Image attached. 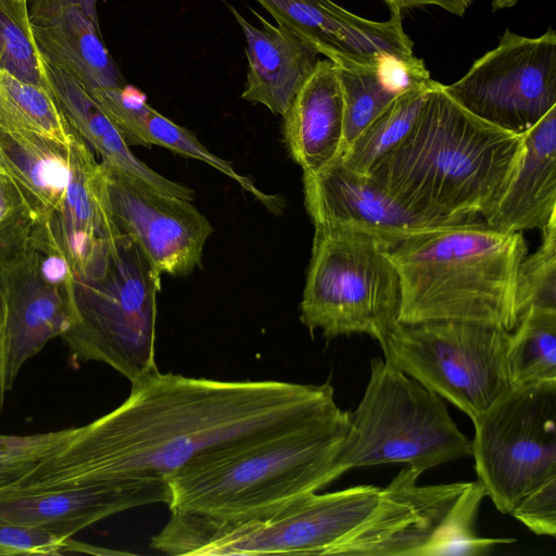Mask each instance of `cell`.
<instances>
[{"mask_svg":"<svg viewBox=\"0 0 556 556\" xmlns=\"http://www.w3.org/2000/svg\"><path fill=\"white\" fill-rule=\"evenodd\" d=\"M329 382L222 381L159 370L3 491L164 481L194 460L333 407Z\"/></svg>","mask_w":556,"mask_h":556,"instance_id":"6da1fadb","label":"cell"},{"mask_svg":"<svg viewBox=\"0 0 556 556\" xmlns=\"http://www.w3.org/2000/svg\"><path fill=\"white\" fill-rule=\"evenodd\" d=\"M522 146V135L472 115L432 80L412 129L368 176L419 214L471 222L502 195Z\"/></svg>","mask_w":556,"mask_h":556,"instance_id":"7a4b0ae2","label":"cell"},{"mask_svg":"<svg viewBox=\"0 0 556 556\" xmlns=\"http://www.w3.org/2000/svg\"><path fill=\"white\" fill-rule=\"evenodd\" d=\"M352 413L338 405L280 432L201 457L167 480L170 513L242 520L274 511L342 476Z\"/></svg>","mask_w":556,"mask_h":556,"instance_id":"3957f363","label":"cell"},{"mask_svg":"<svg viewBox=\"0 0 556 556\" xmlns=\"http://www.w3.org/2000/svg\"><path fill=\"white\" fill-rule=\"evenodd\" d=\"M400 278L399 323L465 320L511 332L516 279L527 255L521 232L484 222L432 227L389 248Z\"/></svg>","mask_w":556,"mask_h":556,"instance_id":"277c9868","label":"cell"},{"mask_svg":"<svg viewBox=\"0 0 556 556\" xmlns=\"http://www.w3.org/2000/svg\"><path fill=\"white\" fill-rule=\"evenodd\" d=\"M380 492L381 488L374 485L315 492L242 520L172 513L150 546L172 556L329 555L368 517Z\"/></svg>","mask_w":556,"mask_h":556,"instance_id":"5b68a950","label":"cell"},{"mask_svg":"<svg viewBox=\"0 0 556 556\" xmlns=\"http://www.w3.org/2000/svg\"><path fill=\"white\" fill-rule=\"evenodd\" d=\"M161 276L125 235L101 276H75L72 323L61 337L71 363H103L130 383L156 371V294Z\"/></svg>","mask_w":556,"mask_h":556,"instance_id":"8992f818","label":"cell"},{"mask_svg":"<svg viewBox=\"0 0 556 556\" xmlns=\"http://www.w3.org/2000/svg\"><path fill=\"white\" fill-rule=\"evenodd\" d=\"M472 455V440L441 396L381 357L370 359L364 396L352 413L339 469L404 463L425 472Z\"/></svg>","mask_w":556,"mask_h":556,"instance_id":"52a82bcc","label":"cell"},{"mask_svg":"<svg viewBox=\"0 0 556 556\" xmlns=\"http://www.w3.org/2000/svg\"><path fill=\"white\" fill-rule=\"evenodd\" d=\"M389 248L368 235L315 229L300 320L330 340L366 333L383 342L399 324L400 278Z\"/></svg>","mask_w":556,"mask_h":556,"instance_id":"ba28073f","label":"cell"},{"mask_svg":"<svg viewBox=\"0 0 556 556\" xmlns=\"http://www.w3.org/2000/svg\"><path fill=\"white\" fill-rule=\"evenodd\" d=\"M510 332L465 320L399 323L380 344L383 359L464 412L471 421L509 389Z\"/></svg>","mask_w":556,"mask_h":556,"instance_id":"9c48e42d","label":"cell"},{"mask_svg":"<svg viewBox=\"0 0 556 556\" xmlns=\"http://www.w3.org/2000/svg\"><path fill=\"white\" fill-rule=\"evenodd\" d=\"M472 422L478 482L501 513L556 477V381L510 387Z\"/></svg>","mask_w":556,"mask_h":556,"instance_id":"30bf717a","label":"cell"},{"mask_svg":"<svg viewBox=\"0 0 556 556\" xmlns=\"http://www.w3.org/2000/svg\"><path fill=\"white\" fill-rule=\"evenodd\" d=\"M445 92L478 118L522 135L556 106V33L538 37L506 28Z\"/></svg>","mask_w":556,"mask_h":556,"instance_id":"8fae6325","label":"cell"},{"mask_svg":"<svg viewBox=\"0 0 556 556\" xmlns=\"http://www.w3.org/2000/svg\"><path fill=\"white\" fill-rule=\"evenodd\" d=\"M105 169L111 210L119 231L138 245L161 275L192 273L201 264L213 232L205 215L189 200L162 193L119 170Z\"/></svg>","mask_w":556,"mask_h":556,"instance_id":"7c38bea8","label":"cell"},{"mask_svg":"<svg viewBox=\"0 0 556 556\" xmlns=\"http://www.w3.org/2000/svg\"><path fill=\"white\" fill-rule=\"evenodd\" d=\"M67 155L64 199L52 214L36 220L34 235L60 250L76 277L97 278L104 273L123 233L112 214L104 165L76 134Z\"/></svg>","mask_w":556,"mask_h":556,"instance_id":"4fadbf2b","label":"cell"},{"mask_svg":"<svg viewBox=\"0 0 556 556\" xmlns=\"http://www.w3.org/2000/svg\"><path fill=\"white\" fill-rule=\"evenodd\" d=\"M303 190L315 229L355 230L388 248L428 228L466 223L430 217L408 208L368 175L348 168L340 154L317 173L303 174Z\"/></svg>","mask_w":556,"mask_h":556,"instance_id":"5bb4252c","label":"cell"},{"mask_svg":"<svg viewBox=\"0 0 556 556\" xmlns=\"http://www.w3.org/2000/svg\"><path fill=\"white\" fill-rule=\"evenodd\" d=\"M421 470L404 467L368 517L329 555L421 556L468 482L419 485Z\"/></svg>","mask_w":556,"mask_h":556,"instance_id":"9a60e30c","label":"cell"},{"mask_svg":"<svg viewBox=\"0 0 556 556\" xmlns=\"http://www.w3.org/2000/svg\"><path fill=\"white\" fill-rule=\"evenodd\" d=\"M276 21L338 66H376L386 60L421 61L405 33L402 14L386 21L358 16L332 0H255Z\"/></svg>","mask_w":556,"mask_h":556,"instance_id":"2e32d148","label":"cell"},{"mask_svg":"<svg viewBox=\"0 0 556 556\" xmlns=\"http://www.w3.org/2000/svg\"><path fill=\"white\" fill-rule=\"evenodd\" d=\"M0 291L5 311V378L11 390L24 365L72 323V296L40 274L36 249L0 262Z\"/></svg>","mask_w":556,"mask_h":556,"instance_id":"e0dca14e","label":"cell"},{"mask_svg":"<svg viewBox=\"0 0 556 556\" xmlns=\"http://www.w3.org/2000/svg\"><path fill=\"white\" fill-rule=\"evenodd\" d=\"M164 481H130L34 492L0 491V520L71 538L112 515L150 504H168Z\"/></svg>","mask_w":556,"mask_h":556,"instance_id":"ac0fdd59","label":"cell"},{"mask_svg":"<svg viewBox=\"0 0 556 556\" xmlns=\"http://www.w3.org/2000/svg\"><path fill=\"white\" fill-rule=\"evenodd\" d=\"M28 12L48 63L74 76L88 91L127 85L103 43L99 24L75 0H28Z\"/></svg>","mask_w":556,"mask_h":556,"instance_id":"d6986e66","label":"cell"},{"mask_svg":"<svg viewBox=\"0 0 556 556\" xmlns=\"http://www.w3.org/2000/svg\"><path fill=\"white\" fill-rule=\"evenodd\" d=\"M230 11L247 42V81L241 98L283 116L314 70L319 53L286 26L274 25L253 10L261 27L251 24L235 8L230 7Z\"/></svg>","mask_w":556,"mask_h":556,"instance_id":"ffe728a7","label":"cell"},{"mask_svg":"<svg viewBox=\"0 0 556 556\" xmlns=\"http://www.w3.org/2000/svg\"><path fill=\"white\" fill-rule=\"evenodd\" d=\"M522 137L514 174L483 216L488 226L501 231L541 230L556 216V106Z\"/></svg>","mask_w":556,"mask_h":556,"instance_id":"44dd1931","label":"cell"},{"mask_svg":"<svg viewBox=\"0 0 556 556\" xmlns=\"http://www.w3.org/2000/svg\"><path fill=\"white\" fill-rule=\"evenodd\" d=\"M283 117V140L303 174H315L341 152L343 98L338 66L318 60Z\"/></svg>","mask_w":556,"mask_h":556,"instance_id":"7402d4cb","label":"cell"},{"mask_svg":"<svg viewBox=\"0 0 556 556\" xmlns=\"http://www.w3.org/2000/svg\"><path fill=\"white\" fill-rule=\"evenodd\" d=\"M89 92L117 127L128 146H159L202 161L237 181L270 212L282 211L281 198L261 191L249 177L237 173L229 162L207 150L188 129L150 106L144 97L128 85L94 88Z\"/></svg>","mask_w":556,"mask_h":556,"instance_id":"603a6c76","label":"cell"},{"mask_svg":"<svg viewBox=\"0 0 556 556\" xmlns=\"http://www.w3.org/2000/svg\"><path fill=\"white\" fill-rule=\"evenodd\" d=\"M47 72L52 94L71 129L98 153L105 167L137 178L167 195L193 200L194 192L188 186L160 175L135 156L117 127L79 80L48 62Z\"/></svg>","mask_w":556,"mask_h":556,"instance_id":"cb8c5ba5","label":"cell"},{"mask_svg":"<svg viewBox=\"0 0 556 556\" xmlns=\"http://www.w3.org/2000/svg\"><path fill=\"white\" fill-rule=\"evenodd\" d=\"M67 150L39 135L0 126V174L16 187L36 220L52 214L64 199Z\"/></svg>","mask_w":556,"mask_h":556,"instance_id":"d4e9b609","label":"cell"},{"mask_svg":"<svg viewBox=\"0 0 556 556\" xmlns=\"http://www.w3.org/2000/svg\"><path fill=\"white\" fill-rule=\"evenodd\" d=\"M506 368L511 387L556 381V308L530 306L510 332Z\"/></svg>","mask_w":556,"mask_h":556,"instance_id":"484cf974","label":"cell"},{"mask_svg":"<svg viewBox=\"0 0 556 556\" xmlns=\"http://www.w3.org/2000/svg\"><path fill=\"white\" fill-rule=\"evenodd\" d=\"M0 126L31 132L68 148L75 134L52 92L0 68Z\"/></svg>","mask_w":556,"mask_h":556,"instance_id":"4316f807","label":"cell"},{"mask_svg":"<svg viewBox=\"0 0 556 556\" xmlns=\"http://www.w3.org/2000/svg\"><path fill=\"white\" fill-rule=\"evenodd\" d=\"M433 79L414 85L394 100L361 132L340 157L343 164L368 175L372 165L412 129Z\"/></svg>","mask_w":556,"mask_h":556,"instance_id":"83f0119b","label":"cell"},{"mask_svg":"<svg viewBox=\"0 0 556 556\" xmlns=\"http://www.w3.org/2000/svg\"><path fill=\"white\" fill-rule=\"evenodd\" d=\"M0 68L52 92L47 61L33 33L28 0H0Z\"/></svg>","mask_w":556,"mask_h":556,"instance_id":"f1b7e54d","label":"cell"},{"mask_svg":"<svg viewBox=\"0 0 556 556\" xmlns=\"http://www.w3.org/2000/svg\"><path fill=\"white\" fill-rule=\"evenodd\" d=\"M380 64L337 65L343 98V141L340 154L401 93L391 86Z\"/></svg>","mask_w":556,"mask_h":556,"instance_id":"f546056e","label":"cell"},{"mask_svg":"<svg viewBox=\"0 0 556 556\" xmlns=\"http://www.w3.org/2000/svg\"><path fill=\"white\" fill-rule=\"evenodd\" d=\"M484 496L485 491L478 481L468 482L421 556L486 555L496 545L514 542L511 538H481L475 533L476 517Z\"/></svg>","mask_w":556,"mask_h":556,"instance_id":"4dcf8cb0","label":"cell"},{"mask_svg":"<svg viewBox=\"0 0 556 556\" xmlns=\"http://www.w3.org/2000/svg\"><path fill=\"white\" fill-rule=\"evenodd\" d=\"M541 231L539 248L526 255L518 268L515 291L518 320L533 305L556 308V216Z\"/></svg>","mask_w":556,"mask_h":556,"instance_id":"1f68e13d","label":"cell"},{"mask_svg":"<svg viewBox=\"0 0 556 556\" xmlns=\"http://www.w3.org/2000/svg\"><path fill=\"white\" fill-rule=\"evenodd\" d=\"M36 216L16 187L0 174V262L30 245Z\"/></svg>","mask_w":556,"mask_h":556,"instance_id":"d6a6232c","label":"cell"},{"mask_svg":"<svg viewBox=\"0 0 556 556\" xmlns=\"http://www.w3.org/2000/svg\"><path fill=\"white\" fill-rule=\"evenodd\" d=\"M75 431L76 427L23 435L0 434V468L25 473L63 445Z\"/></svg>","mask_w":556,"mask_h":556,"instance_id":"836d02e7","label":"cell"},{"mask_svg":"<svg viewBox=\"0 0 556 556\" xmlns=\"http://www.w3.org/2000/svg\"><path fill=\"white\" fill-rule=\"evenodd\" d=\"M71 538L0 520V556L65 554Z\"/></svg>","mask_w":556,"mask_h":556,"instance_id":"e575fe53","label":"cell"},{"mask_svg":"<svg viewBox=\"0 0 556 556\" xmlns=\"http://www.w3.org/2000/svg\"><path fill=\"white\" fill-rule=\"evenodd\" d=\"M538 535H556V477L525 496L510 511Z\"/></svg>","mask_w":556,"mask_h":556,"instance_id":"d590c367","label":"cell"},{"mask_svg":"<svg viewBox=\"0 0 556 556\" xmlns=\"http://www.w3.org/2000/svg\"><path fill=\"white\" fill-rule=\"evenodd\" d=\"M5 311L3 298L0 291V414L3 409L5 393L9 391L5 378Z\"/></svg>","mask_w":556,"mask_h":556,"instance_id":"8d00e7d4","label":"cell"},{"mask_svg":"<svg viewBox=\"0 0 556 556\" xmlns=\"http://www.w3.org/2000/svg\"><path fill=\"white\" fill-rule=\"evenodd\" d=\"M391 13L402 14L405 10L434 5L441 8V0H382Z\"/></svg>","mask_w":556,"mask_h":556,"instance_id":"74e56055","label":"cell"},{"mask_svg":"<svg viewBox=\"0 0 556 556\" xmlns=\"http://www.w3.org/2000/svg\"><path fill=\"white\" fill-rule=\"evenodd\" d=\"M472 1L473 0H441V9L462 17L470 8Z\"/></svg>","mask_w":556,"mask_h":556,"instance_id":"f35d334b","label":"cell"},{"mask_svg":"<svg viewBox=\"0 0 556 556\" xmlns=\"http://www.w3.org/2000/svg\"><path fill=\"white\" fill-rule=\"evenodd\" d=\"M23 475L21 470L0 468V491L15 483Z\"/></svg>","mask_w":556,"mask_h":556,"instance_id":"ab89813d","label":"cell"},{"mask_svg":"<svg viewBox=\"0 0 556 556\" xmlns=\"http://www.w3.org/2000/svg\"><path fill=\"white\" fill-rule=\"evenodd\" d=\"M81 9L86 12V14L97 24L98 14H97V0H75Z\"/></svg>","mask_w":556,"mask_h":556,"instance_id":"60d3db41","label":"cell"},{"mask_svg":"<svg viewBox=\"0 0 556 556\" xmlns=\"http://www.w3.org/2000/svg\"><path fill=\"white\" fill-rule=\"evenodd\" d=\"M518 0H491L492 10L500 11L514 7Z\"/></svg>","mask_w":556,"mask_h":556,"instance_id":"b9f144b4","label":"cell"}]
</instances>
